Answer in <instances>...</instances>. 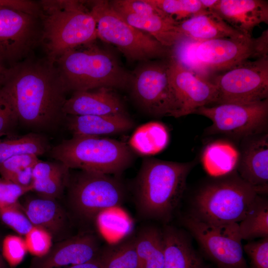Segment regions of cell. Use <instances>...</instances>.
I'll use <instances>...</instances> for the list:
<instances>
[{
    "instance_id": "44",
    "label": "cell",
    "mask_w": 268,
    "mask_h": 268,
    "mask_svg": "<svg viewBox=\"0 0 268 268\" xmlns=\"http://www.w3.org/2000/svg\"><path fill=\"white\" fill-rule=\"evenodd\" d=\"M4 260L2 254L1 248L0 247V268H6Z\"/></svg>"
},
{
    "instance_id": "8",
    "label": "cell",
    "mask_w": 268,
    "mask_h": 268,
    "mask_svg": "<svg viewBox=\"0 0 268 268\" xmlns=\"http://www.w3.org/2000/svg\"><path fill=\"white\" fill-rule=\"evenodd\" d=\"M17 5V0H0V66L4 68L32 56L42 43V15Z\"/></svg>"
},
{
    "instance_id": "34",
    "label": "cell",
    "mask_w": 268,
    "mask_h": 268,
    "mask_svg": "<svg viewBox=\"0 0 268 268\" xmlns=\"http://www.w3.org/2000/svg\"><path fill=\"white\" fill-rule=\"evenodd\" d=\"M199 42L182 37L171 47L170 58L186 69L207 79L206 77L209 72L201 65L196 55V48Z\"/></svg>"
},
{
    "instance_id": "41",
    "label": "cell",
    "mask_w": 268,
    "mask_h": 268,
    "mask_svg": "<svg viewBox=\"0 0 268 268\" xmlns=\"http://www.w3.org/2000/svg\"><path fill=\"white\" fill-rule=\"evenodd\" d=\"M111 7L119 13L145 15L154 13L158 9L147 0H115L109 1Z\"/></svg>"
},
{
    "instance_id": "38",
    "label": "cell",
    "mask_w": 268,
    "mask_h": 268,
    "mask_svg": "<svg viewBox=\"0 0 268 268\" xmlns=\"http://www.w3.org/2000/svg\"><path fill=\"white\" fill-rule=\"evenodd\" d=\"M28 251L25 240L15 235H8L3 239L1 252L4 260L11 267L18 265Z\"/></svg>"
},
{
    "instance_id": "5",
    "label": "cell",
    "mask_w": 268,
    "mask_h": 268,
    "mask_svg": "<svg viewBox=\"0 0 268 268\" xmlns=\"http://www.w3.org/2000/svg\"><path fill=\"white\" fill-rule=\"evenodd\" d=\"M214 178L197 192L189 214L212 224L238 223L261 194L236 172Z\"/></svg>"
},
{
    "instance_id": "2",
    "label": "cell",
    "mask_w": 268,
    "mask_h": 268,
    "mask_svg": "<svg viewBox=\"0 0 268 268\" xmlns=\"http://www.w3.org/2000/svg\"><path fill=\"white\" fill-rule=\"evenodd\" d=\"M194 161L178 162L146 158L136 178L134 200L143 218L167 222L178 206Z\"/></svg>"
},
{
    "instance_id": "18",
    "label": "cell",
    "mask_w": 268,
    "mask_h": 268,
    "mask_svg": "<svg viewBox=\"0 0 268 268\" xmlns=\"http://www.w3.org/2000/svg\"><path fill=\"white\" fill-rule=\"evenodd\" d=\"M113 89L100 88L73 92L63 108L67 115L127 114L124 105Z\"/></svg>"
},
{
    "instance_id": "39",
    "label": "cell",
    "mask_w": 268,
    "mask_h": 268,
    "mask_svg": "<svg viewBox=\"0 0 268 268\" xmlns=\"http://www.w3.org/2000/svg\"><path fill=\"white\" fill-rule=\"evenodd\" d=\"M243 251L250 260L248 268H268V237L248 242Z\"/></svg>"
},
{
    "instance_id": "20",
    "label": "cell",
    "mask_w": 268,
    "mask_h": 268,
    "mask_svg": "<svg viewBox=\"0 0 268 268\" xmlns=\"http://www.w3.org/2000/svg\"><path fill=\"white\" fill-rule=\"evenodd\" d=\"M65 122L72 136L100 137L124 133L134 126L127 114L67 115Z\"/></svg>"
},
{
    "instance_id": "31",
    "label": "cell",
    "mask_w": 268,
    "mask_h": 268,
    "mask_svg": "<svg viewBox=\"0 0 268 268\" xmlns=\"http://www.w3.org/2000/svg\"><path fill=\"white\" fill-rule=\"evenodd\" d=\"M48 149L49 144L45 137L36 133L6 139L0 138V164L9 158L21 154L39 156Z\"/></svg>"
},
{
    "instance_id": "19",
    "label": "cell",
    "mask_w": 268,
    "mask_h": 268,
    "mask_svg": "<svg viewBox=\"0 0 268 268\" xmlns=\"http://www.w3.org/2000/svg\"><path fill=\"white\" fill-rule=\"evenodd\" d=\"M235 29L251 35L254 28L268 23V2L264 0H219L210 10Z\"/></svg>"
},
{
    "instance_id": "42",
    "label": "cell",
    "mask_w": 268,
    "mask_h": 268,
    "mask_svg": "<svg viewBox=\"0 0 268 268\" xmlns=\"http://www.w3.org/2000/svg\"><path fill=\"white\" fill-rule=\"evenodd\" d=\"M67 268H100V267L96 259L83 263L73 265Z\"/></svg>"
},
{
    "instance_id": "23",
    "label": "cell",
    "mask_w": 268,
    "mask_h": 268,
    "mask_svg": "<svg viewBox=\"0 0 268 268\" xmlns=\"http://www.w3.org/2000/svg\"><path fill=\"white\" fill-rule=\"evenodd\" d=\"M69 169L63 163L39 160L32 172V191L40 197L55 199L69 182Z\"/></svg>"
},
{
    "instance_id": "25",
    "label": "cell",
    "mask_w": 268,
    "mask_h": 268,
    "mask_svg": "<svg viewBox=\"0 0 268 268\" xmlns=\"http://www.w3.org/2000/svg\"><path fill=\"white\" fill-rule=\"evenodd\" d=\"M22 209L34 226L51 235L58 234L65 225L66 214L55 199L41 197L33 199Z\"/></svg>"
},
{
    "instance_id": "35",
    "label": "cell",
    "mask_w": 268,
    "mask_h": 268,
    "mask_svg": "<svg viewBox=\"0 0 268 268\" xmlns=\"http://www.w3.org/2000/svg\"><path fill=\"white\" fill-rule=\"evenodd\" d=\"M0 219L16 233L26 235L34 226L19 204L0 208Z\"/></svg>"
},
{
    "instance_id": "27",
    "label": "cell",
    "mask_w": 268,
    "mask_h": 268,
    "mask_svg": "<svg viewBox=\"0 0 268 268\" xmlns=\"http://www.w3.org/2000/svg\"><path fill=\"white\" fill-rule=\"evenodd\" d=\"M140 268H163L164 246L162 229L147 226L134 236Z\"/></svg>"
},
{
    "instance_id": "7",
    "label": "cell",
    "mask_w": 268,
    "mask_h": 268,
    "mask_svg": "<svg viewBox=\"0 0 268 268\" xmlns=\"http://www.w3.org/2000/svg\"><path fill=\"white\" fill-rule=\"evenodd\" d=\"M90 11L96 20L97 37L115 46L129 61L146 62L170 57L171 47L163 46L129 24L108 1H93Z\"/></svg>"
},
{
    "instance_id": "11",
    "label": "cell",
    "mask_w": 268,
    "mask_h": 268,
    "mask_svg": "<svg viewBox=\"0 0 268 268\" xmlns=\"http://www.w3.org/2000/svg\"><path fill=\"white\" fill-rule=\"evenodd\" d=\"M169 59L142 64L131 73L130 85L134 99L148 114L155 117L179 118L178 107L169 77Z\"/></svg>"
},
{
    "instance_id": "26",
    "label": "cell",
    "mask_w": 268,
    "mask_h": 268,
    "mask_svg": "<svg viewBox=\"0 0 268 268\" xmlns=\"http://www.w3.org/2000/svg\"><path fill=\"white\" fill-rule=\"evenodd\" d=\"M240 153L230 143L222 140L210 143L204 149L201 161L206 172L218 177L229 174L236 168Z\"/></svg>"
},
{
    "instance_id": "28",
    "label": "cell",
    "mask_w": 268,
    "mask_h": 268,
    "mask_svg": "<svg viewBox=\"0 0 268 268\" xmlns=\"http://www.w3.org/2000/svg\"><path fill=\"white\" fill-rule=\"evenodd\" d=\"M97 260L100 268H140L134 236L101 247Z\"/></svg>"
},
{
    "instance_id": "9",
    "label": "cell",
    "mask_w": 268,
    "mask_h": 268,
    "mask_svg": "<svg viewBox=\"0 0 268 268\" xmlns=\"http://www.w3.org/2000/svg\"><path fill=\"white\" fill-rule=\"evenodd\" d=\"M70 202L76 214L87 220L118 208L125 202L123 184L110 175L81 170L70 184Z\"/></svg>"
},
{
    "instance_id": "37",
    "label": "cell",
    "mask_w": 268,
    "mask_h": 268,
    "mask_svg": "<svg viewBox=\"0 0 268 268\" xmlns=\"http://www.w3.org/2000/svg\"><path fill=\"white\" fill-rule=\"evenodd\" d=\"M27 250L36 257L46 255L52 248V235L45 229L34 226L25 236Z\"/></svg>"
},
{
    "instance_id": "13",
    "label": "cell",
    "mask_w": 268,
    "mask_h": 268,
    "mask_svg": "<svg viewBox=\"0 0 268 268\" xmlns=\"http://www.w3.org/2000/svg\"><path fill=\"white\" fill-rule=\"evenodd\" d=\"M213 82L218 92L216 104L268 99V57L246 61L225 71Z\"/></svg>"
},
{
    "instance_id": "14",
    "label": "cell",
    "mask_w": 268,
    "mask_h": 268,
    "mask_svg": "<svg viewBox=\"0 0 268 268\" xmlns=\"http://www.w3.org/2000/svg\"><path fill=\"white\" fill-rule=\"evenodd\" d=\"M195 52L199 63L209 72L225 71L251 58H262L256 38L245 34L199 42Z\"/></svg>"
},
{
    "instance_id": "3",
    "label": "cell",
    "mask_w": 268,
    "mask_h": 268,
    "mask_svg": "<svg viewBox=\"0 0 268 268\" xmlns=\"http://www.w3.org/2000/svg\"><path fill=\"white\" fill-rule=\"evenodd\" d=\"M94 42L68 50L56 60L55 64L67 91L123 88L130 85L131 73L120 65L111 53Z\"/></svg>"
},
{
    "instance_id": "22",
    "label": "cell",
    "mask_w": 268,
    "mask_h": 268,
    "mask_svg": "<svg viewBox=\"0 0 268 268\" xmlns=\"http://www.w3.org/2000/svg\"><path fill=\"white\" fill-rule=\"evenodd\" d=\"M183 36L197 41L233 38L243 34L233 28L216 13L206 10L177 24Z\"/></svg>"
},
{
    "instance_id": "30",
    "label": "cell",
    "mask_w": 268,
    "mask_h": 268,
    "mask_svg": "<svg viewBox=\"0 0 268 268\" xmlns=\"http://www.w3.org/2000/svg\"><path fill=\"white\" fill-rule=\"evenodd\" d=\"M238 227L242 240L268 237V200L258 195L239 222Z\"/></svg>"
},
{
    "instance_id": "17",
    "label": "cell",
    "mask_w": 268,
    "mask_h": 268,
    "mask_svg": "<svg viewBox=\"0 0 268 268\" xmlns=\"http://www.w3.org/2000/svg\"><path fill=\"white\" fill-rule=\"evenodd\" d=\"M246 144L240 153L238 174L260 194L268 188V134L266 132L245 138Z\"/></svg>"
},
{
    "instance_id": "40",
    "label": "cell",
    "mask_w": 268,
    "mask_h": 268,
    "mask_svg": "<svg viewBox=\"0 0 268 268\" xmlns=\"http://www.w3.org/2000/svg\"><path fill=\"white\" fill-rule=\"evenodd\" d=\"M32 191L31 187H23L0 177V208L17 205L19 199Z\"/></svg>"
},
{
    "instance_id": "24",
    "label": "cell",
    "mask_w": 268,
    "mask_h": 268,
    "mask_svg": "<svg viewBox=\"0 0 268 268\" xmlns=\"http://www.w3.org/2000/svg\"><path fill=\"white\" fill-rule=\"evenodd\" d=\"M118 13L129 24L151 35L164 46L171 48L183 37L178 31V24L158 9L153 13L140 15Z\"/></svg>"
},
{
    "instance_id": "6",
    "label": "cell",
    "mask_w": 268,
    "mask_h": 268,
    "mask_svg": "<svg viewBox=\"0 0 268 268\" xmlns=\"http://www.w3.org/2000/svg\"><path fill=\"white\" fill-rule=\"evenodd\" d=\"M52 157L70 169L117 174L128 168L133 159L132 149L115 139L94 136H72L51 150Z\"/></svg>"
},
{
    "instance_id": "16",
    "label": "cell",
    "mask_w": 268,
    "mask_h": 268,
    "mask_svg": "<svg viewBox=\"0 0 268 268\" xmlns=\"http://www.w3.org/2000/svg\"><path fill=\"white\" fill-rule=\"evenodd\" d=\"M102 246L91 234H80L58 243L41 257H36L31 268H68L96 259Z\"/></svg>"
},
{
    "instance_id": "43",
    "label": "cell",
    "mask_w": 268,
    "mask_h": 268,
    "mask_svg": "<svg viewBox=\"0 0 268 268\" xmlns=\"http://www.w3.org/2000/svg\"><path fill=\"white\" fill-rule=\"evenodd\" d=\"M204 8L208 10H211L218 3L219 0H200Z\"/></svg>"
},
{
    "instance_id": "4",
    "label": "cell",
    "mask_w": 268,
    "mask_h": 268,
    "mask_svg": "<svg viewBox=\"0 0 268 268\" xmlns=\"http://www.w3.org/2000/svg\"><path fill=\"white\" fill-rule=\"evenodd\" d=\"M42 43L51 62L67 51L94 42L97 37L96 20L78 0H41Z\"/></svg>"
},
{
    "instance_id": "32",
    "label": "cell",
    "mask_w": 268,
    "mask_h": 268,
    "mask_svg": "<svg viewBox=\"0 0 268 268\" xmlns=\"http://www.w3.org/2000/svg\"><path fill=\"white\" fill-rule=\"evenodd\" d=\"M39 160L37 155L31 154L12 157L0 164V175L17 185L32 189L33 169Z\"/></svg>"
},
{
    "instance_id": "10",
    "label": "cell",
    "mask_w": 268,
    "mask_h": 268,
    "mask_svg": "<svg viewBox=\"0 0 268 268\" xmlns=\"http://www.w3.org/2000/svg\"><path fill=\"white\" fill-rule=\"evenodd\" d=\"M182 222L217 268H248L238 223L212 224L190 214Z\"/></svg>"
},
{
    "instance_id": "33",
    "label": "cell",
    "mask_w": 268,
    "mask_h": 268,
    "mask_svg": "<svg viewBox=\"0 0 268 268\" xmlns=\"http://www.w3.org/2000/svg\"><path fill=\"white\" fill-rule=\"evenodd\" d=\"M165 15L178 24L206 10L200 0H147Z\"/></svg>"
},
{
    "instance_id": "1",
    "label": "cell",
    "mask_w": 268,
    "mask_h": 268,
    "mask_svg": "<svg viewBox=\"0 0 268 268\" xmlns=\"http://www.w3.org/2000/svg\"><path fill=\"white\" fill-rule=\"evenodd\" d=\"M0 86L11 103L19 124L36 131L54 129L66 115L68 92L55 64L31 56L7 68Z\"/></svg>"
},
{
    "instance_id": "15",
    "label": "cell",
    "mask_w": 268,
    "mask_h": 268,
    "mask_svg": "<svg viewBox=\"0 0 268 268\" xmlns=\"http://www.w3.org/2000/svg\"><path fill=\"white\" fill-rule=\"evenodd\" d=\"M168 73L178 107L179 118L216 103L218 92L212 81L186 69L170 57Z\"/></svg>"
},
{
    "instance_id": "21",
    "label": "cell",
    "mask_w": 268,
    "mask_h": 268,
    "mask_svg": "<svg viewBox=\"0 0 268 268\" xmlns=\"http://www.w3.org/2000/svg\"><path fill=\"white\" fill-rule=\"evenodd\" d=\"M164 246L163 268H208L187 235L170 225L162 229Z\"/></svg>"
},
{
    "instance_id": "45",
    "label": "cell",
    "mask_w": 268,
    "mask_h": 268,
    "mask_svg": "<svg viewBox=\"0 0 268 268\" xmlns=\"http://www.w3.org/2000/svg\"><path fill=\"white\" fill-rule=\"evenodd\" d=\"M4 69L5 68H3L0 66V83L2 79V75H3V73Z\"/></svg>"
},
{
    "instance_id": "12",
    "label": "cell",
    "mask_w": 268,
    "mask_h": 268,
    "mask_svg": "<svg viewBox=\"0 0 268 268\" xmlns=\"http://www.w3.org/2000/svg\"><path fill=\"white\" fill-rule=\"evenodd\" d=\"M194 114L212 122L207 131L247 138L266 132L268 123V99L251 103H222L203 106Z\"/></svg>"
},
{
    "instance_id": "36",
    "label": "cell",
    "mask_w": 268,
    "mask_h": 268,
    "mask_svg": "<svg viewBox=\"0 0 268 268\" xmlns=\"http://www.w3.org/2000/svg\"><path fill=\"white\" fill-rule=\"evenodd\" d=\"M19 121L10 101L0 86V138L17 136L16 130Z\"/></svg>"
},
{
    "instance_id": "29",
    "label": "cell",
    "mask_w": 268,
    "mask_h": 268,
    "mask_svg": "<svg viewBox=\"0 0 268 268\" xmlns=\"http://www.w3.org/2000/svg\"><path fill=\"white\" fill-rule=\"evenodd\" d=\"M169 141L167 127L158 122H151L137 128L130 140V147L145 155L158 153L164 149Z\"/></svg>"
}]
</instances>
